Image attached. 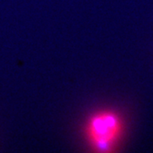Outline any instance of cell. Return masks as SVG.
Here are the masks:
<instances>
[{"instance_id":"obj_1","label":"cell","mask_w":153,"mask_h":153,"mask_svg":"<svg viewBox=\"0 0 153 153\" xmlns=\"http://www.w3.org/2000/svg\"><path fill=\"white\" fill-rule=\"evenodd\" d=\"M124 134V122L119 113L105 109L95 111L85 125V136L90 148L97 152L117 151Z\"/></svg>"}]
</instances>
